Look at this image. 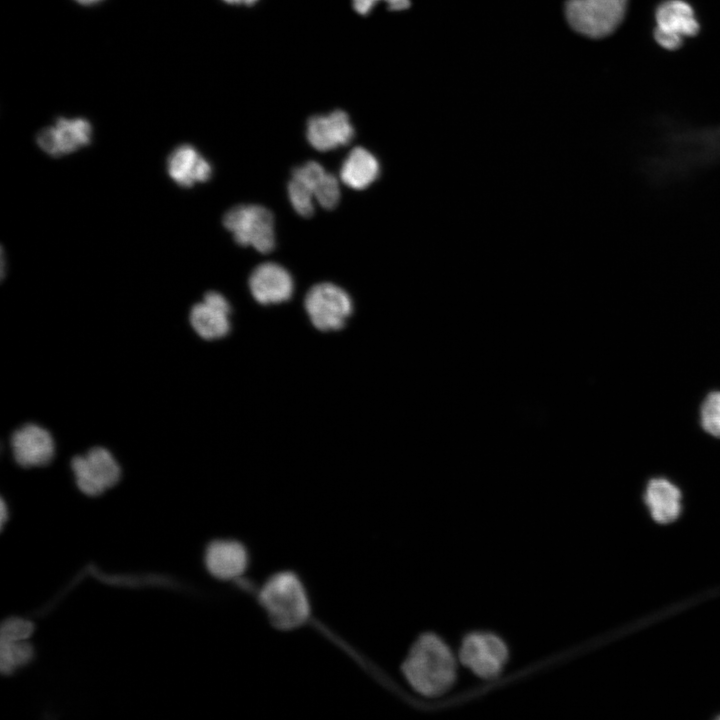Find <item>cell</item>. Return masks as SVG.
I'll list each match as a JSON object with an SVG mask.
<instances>
[{
    "label": "cell",
    "instance_id": "23",
    "mask_svg": "<svg viewBox=\"0 0 720 720\" xmlns=\"http://www.w3.org/2000/svg\"><path fill=\"white\" fill-rule=\"evenodd\" d=\"M353 9L362 16L368 15L380 3H385L393 11L406 9L410 0H351Z\"/></svg>",
    "mask_w": 720,
    "mask_h": 720
},
{
    "label": "cell",
    "instance_id": "19",
    "mask_svg": "<svg viewBox=\"0 0 720 720\" xmlns=\"http://www.w3.org/2000/svg\"><path fill=\"white\" fill-rule=\"evenodd\" d=\"M288 196L295 211L302 217L314 213L313 192L300 181L291 178L288 183Z\"/></svg>",
    "mask_w": 720,
    "mask_h": 720
},
{
    "label": "cell",
    "instance_id": "26",
    "mask_svg": "<svg viewBox=\"0 0 720 720\" xmlns=\"http://www.w3.org/2000/svg\"><path fill=\"white\" fill-rule=\"evenodd\" d=\"M76 1L79 2V3H81V4H84V5H90V4L97 3V2H99V1H101V0H76Z\"/></svg>",
    "mask_w": 720,
    "mask_h": 720
},
{
    "label": "cell",
    "instance_id": "11",
    "mask_svg": "<svg viewBox=\"0 0 720 720\" xmlns=\"http://www.w3.org/2000/svg\"><path fill=\"white\" fill-rule=\"evenodd\" d=\"M355 131L349 115L336 109L328 114L310 117L306 125V138L318 151H329L349 144Z\"/></svg>",
    "mask_w": 720,
    "mask_h": 720
},
{
    "label": "cell",
    "instance_id": "18",
    "mask_svg": "<svg viewBox=\"0 0 720 720\" xmlns=\"http://www.w3.org/2000/svg\"><path fill=\"white\" fill-rule=\"evenodd\" d=\"M33 657V647L26 640L0 641V670L11 674L15 669L28 664Z\"/></svg>",
    "mask_w": 720,
    "mask_h": 720
},
{
    "label": "cell",
    "instance_id": "13",
    "mask_svg": "<svg viewBox=\"0 0 720 720\" xmlns=\"http://www.w3.org/2000/svg\"><path fill=\"white\" fill-rule=\"evenodd\" d=\"M230 313L231 307L227 299L216 291H209L202 302L192 307L189 320L201 338L216 340L230 331Z\"/></svg>",
    "mask_w": 720,
    "mask_h": 720
},
{
    "label": "cell",
    "instance_id": "9",
    "mask_svg": "<svg viewBox=\"0 0 720 720\" xmlns=\"http://www.w3.org/2000/svg\"><path fill=\"white\" fill-rule=\"evenodd\" d=\"M91 137L92 127L86 119L59 118L37 134L36 142L48 155L60 157L88 145Z\"/></svg>",
    "mask_w": 720,
    "mask_h": 720
},
{
    "label": "cell",
    "instance_id": "10",
    "mask_svg": "<svg viewBox=\"0 0 720 720\" xmlns=\"http://www.w3.org/2000/svg\"><path fill=\"white\" fill-rule=\"evenodd\" d=\"M204 563L211 576L218 580L230 581L246 573L250 564V555L247 547L238 540L217 539L208 544Z\"/></svg>",
    "mask_w": 720,
    "mask_h": 720
},
{
    "label": "cell",
    "instance_id": "20",
    "mask_svg": "<svg viewBox=\"0 0 720 720\" xmlns=\"http://www.w3.org/2000/svg\"><path fill=\"white\" fill-rule=\"evenodd\" d=\"M703 429L720 438V392L710 393L704 400L700 412Z\"/></svg>",
    "mask_w": 720,
    "mask_h": 720
},
{
    "label": "cell",
    "instance_id": "17",
    "mask_svg": "<svg viewBox=\"0 0 720 720\" xmlns=\"http://www.w3.org/2000/svg\"><path fill=\"white\" fill-rule=\"evenodd\" d=\"M379 173L376 157L363 147H355L343 162L340 178L350 188L362 190L372 184Z\"/></svg>",
    "mask_w": 720,
    "mask_h": 720
},
{
    "label": "cell",
    "instance_id": "12",
    "mask_svg": "<svg viewBox=\"0 0 720 720\" xmlns=\"http://www.w3.org/2000/svg\"><path fill=\"white\" fill-rule=\"evenodd\" d=\"M11 449L15 461L25 468L48 464L55 453L50 432L36 424H26L11 437Z\"/></svg>",
    "mask_w": 720,
    "mask_h": 720
},
{
    "label": "cell",
    "instance_id": "14",
    "mask_svg": "<svg viewBox=\"0 0 720 720\" xmlns=\"http://www.w3.org/2000/svg\"><path fill=\"white\" fill-rule=\"evenodd\" d=\"M253 298L260 304H279L288 301L294 290L290 273L281 265L265 262L258 265L249 277Z\"/></svg>",
    "mask_w": 720,
    "mask_h": 720
},
{
    "label": "cell",
    "instance_id": "5",
    "mask_svg": "<svg viewBox=\"0 0 720 720\" xmlns=\"http://www.w3.org/2000/svg\"><path fill=\"white\" fill-rule=\"evenodd\" d=\"M508 657L506 643L491 632L467 634L458 651L461 664L482 679L497 677L503 671Z\"/></svg>",
    "mask_w": 720,
    "mask_h": 720
},
{
    "label": "cell",
    "instance_id": "4",
    "mask_svg": "<svg viewBox=\"0 0 720 720\" xmlns=\"http://www.w3.org/2000/svg\"><path fill=\"white\" fill-rule=\"evenodd\" d=\"M626 7L627 0H567L565 16L576 32L602 38L620 25Z\"/></svg>",
    "mask_w": 720,
    "mask_h": 720
},
{
    "label": "cell",
    "instance_id": "1",
    "mask_svg": "<svg viewBox=\"0 0 720 720\" xmlns=\"http://www.w3.org/2000/svg\"><path fill=\"white\" fill-rule=\"evenodd\" d=\"M401 670L415 692L435 697L446 693L454 685L457 659L442 638L428 632L421 634L411 645Z\"/></svg>",
    "mask_w": 720,
    "mask_h": 720
},
{
    "label": "cell",
    "instance_id": "27",
    "mask_svg": "<svg viewBox=\"0 0 720 720\" xmlns=\"http://www.w3.org/2000/svg\"><path fill=\"white\" fill-rule=\"evenodd\" d=\"M719 718H720V716H719Z\"/></svg>",
    "mask_w": 720,
    "mask_h": 720
},
{
    "label": "cell",
    "instance_id": "7",
    "mask_svg": "<svg viewBox=\"0 0 720 720\" xmlns=\"http://www.w3.org/2000/svg\"><path fill=\"white\" fill-rule=\"evenodd\" d=\"M71 467L77 487L88 496H98L120 480L121 470L114 456L103 447H94L73 458Z\"/></svg>",
    "mask_w": 720,
    "mask_h": 720
},
{
    "label": "cell",
    "instance_id": "24",
    "mask_svg": "<svg viewBox=\"0 0 720 720\" xmlns=\"http://www.w3.org/2000/svg\"><path fill=\"white\" fill-rule=\"evenodd\" d=\"M227 4L230 5H243V6H251L255 4L258 0H222Z\"/></svg>",
    "mask_w": 720,
    "mask_h": 720
},
{
    "label": "cell",
    "instance_id": "21",
    "mask_svg": "<svg viewBox=\"0 0 720 720\" xmlns=\"http://www.w3.org/2000/svg\"><path fill=\"white\" fill-rule=\"evenodd\" d=\"M314 198L324 209L331 210L337 206L340 200V187L333 174L326 173L315 189Z\"/></svg>",
    "mask_w": 720,
    "mask_h": 720
},
{
    "label": "cell",
    "instance_id": "25",
    "mask_svg": "<svg viewBox=\"0 0 720 720\" xmlns=\"http://www.w3.org/2000/svg\"><path fill=\"white\" fill-rule=\"evenodd\" d=\"M8 519V508L4 502V500L1 501L0 506V520H1V526L3 527L4 523Z\"/></svg>",
    "mask_w": 720,
    "mask_h": 720
},
{
    "label": "cell",
    "instance_id": "3",
    "mask_svg": "<svg viewBox=\"0 0 720 720\" xmlns=\"http://www.w3.org/2000/svg\"><path fill=\"white\" fill-rule=\"evenodd\" d=\"M223 225L241 246H251L260 253H269L275 247L273 215L261 205L232 207L225 213Z\"/></svg>",
    "mask_w": 720,
    "mask_h": 720
},
{
    "label": "cell",
    "instance_id": "22",
    "mask_svg": "<svg viewBox=\"0 0 720 720\" xmlns=\"http://www.w3.org/2000/svg\"><path fill=\"white\" fill-rule=\"evenodd\" d=\"M33 632V624L31 621L11 617L6 619L0 628V641H18L28 639Z\"/></svg>",
    "mask_w": 720,
    "mask_h": 720
},
{
    "label": "cell",
    "instance_id": "2",
    "mask_svg": "<svg viewBox=\"0 0 720 720\" xmlns=\"http://www.w3.org/2000/svg\"><path fill=\"white\" fill-rule=\"evenodd\" d=\"M258 600L270 623L281 631L297 629L311 617L308 591L301 578L291 570L269 576L258 592Z\"/></svg>",
    "mask_w": 720,
    "mask_h": 720
},
{
    "label": "cell",
    "instance_id": "6",
    "mask_svg": "<svg viewBox=\"0 0 720 720\" xmlns=\"http://www.w3.org/2000/svg\"><path fill=\"white\" fill-rule=\"evenodd\" d=\"M304 306L313 326L326 332L343 328L353 309L348 293L328 282L312 286L306 294Z\"/></svg>",
    "mask_w": 720,
    "mask_h": 720
},
{
    "label": "cell",
    "instance_id": "8",
    "mask_svg": "<svg viewBox=\"0 0 720 720\" xmlns=\"http://www.w3.org/2000/svg\"><path fill=\"white\" fill-rule=\"evenodd\" d=\"M654 38L663 48L680 47L683 38L695 35L699 30L692 7L683 0H666L656 10Z\"/></svg>",
    "mask_w": 720,
    "mask_h": 720
},
{
    "label": "cell",
    "instance_id": "16",
    "mask_svg": "<svg viewBox=\"0 0 720 720\" xmlns=\"http://www.w3.org/2000/svg\"><path fill=\"white\" fill-rule=\"evenodd\" d=\"M679 488L666 478L651 479L645 489L644 501L652 519L659 524L677 520L682 511Z\"/></svg>",
    "mask_w": 720,
    "mask_h": 720
},
{
    "label": "cell",
    "instance_id": "15",
    "mask_svg": "<svg viewBox=\"0 0 720 720\" xmlns=\"http://www.w3.org/2000/svg\"><path fill=\"white\" fill-rule=\"evenodd\" d=\"M167 170L170 178L179 186L192 187L212 176V166L192 145L176 147L168 156Z\"/></svg>",
    "mask_w": 720,
    "mask_h": 720
}]
</instances>
